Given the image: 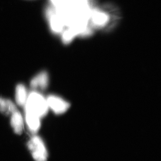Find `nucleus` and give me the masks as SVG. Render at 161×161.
I'll use <instances>...</instances> for the list:
<instances>
[{"instance_id": "8", "label": "nucleus", "mask_w": 161, "mask_h": 161, "mask_svg": "<svg viewBox=\"0 0 161 161\" xmlns=\"http://www.w3.org/2000/svg\"><path fill=\"white\" fill-rule=\"evenodd\" d=\"M28 95L26 87L22 84H19L16 88V101L18 105L24 107L26 104Z\"/></svg>"}, {"instance_id": "2", "label": "nucleus", "mask_w": 161, "mask_h": 161, "mask_svg": "<svg viewBox=\"0 0 161 161\" xmlns=\"http://www.w3.org/2000/svg\"><path fill=\"white\" fill-rule=\"evenodd\" d=\"M25 108L40 118L45 116L49 111L47 99L37 91H33L28 95Z\"/></svg>"}, {"instance_id": "5", "label": "nucleus", "mask_w": 161, "mask_h": 161, "mask_svg": "<svg viewBox=\"0 0 161 161\" xmlns=\"http://www.w3.org/2000/svg\"><path fill=\"white\" fill-rule=\"evenodd\" d=\"M49 85V75L47 72L42 71L36 75L31 80V87L35 90L43 91Z\"/></svg>"}, {"instance_id": "3", "label": "nucleus", "mask_w": 161, "mask_h": 161, "mask_svg": "<svg viewBox=\"0 0 161 161\" xmlns=\"http://www.w3.org/2000/svg\"><path fill=\"white\" fill-rule=\"evenodd\" d=\"M28 147L35 161H47L48 153L42 139L34 136L28 142Z\"/></svg>"}, {"instance_id": "4", "label": "nucleus", "mask_w": 161, "mask_h": 161, "mask_svg": "<svg viewBox=\"0 0 161 161\" xmlns=\"http://www.w3.org/2000/svg\"><path fill=\"white\" fill-rule=\"evenodd\" d=\"M46 99L49 109H51L56 115L64 114L70 108V103L59 96L50 95Z\"/></svg>"}, {"instance_id": "1", "label": "nucleus", "mask_w": 161, "mask_h": 161, "mask_svg": "<svg viewBox=\"0 0 161 161\" xmlns=\"http://www.w3.org/2000/svg\"><path fill=\"white\" fill-rule=\"evenodd\" d=\"M112 10L109 9V7L100 8L97 6H93L89 18V22L93 30L97 29H107L111 28L112 25L114 24L115 21L116 15L112 14Z\"/></svg>"}, {"instance_id": "7", "label": "nucleus", "mask_w": 161, "mask_h": 161, "mask_svg": "<svg viewBox=\"0 0 161 161\" xmlns=\"http://www.w3.org/2000/svg\"><path fill=\"white\" fill-rule=\"evenodd\" d=\"M11 117V124L14 132L18 135H20L23 131L24 121L20 113L16 109L12 113Z\"/></svg>"}, {"instance_id": "6", "label": "nucleus", "mask_w": 161, "mask_h": 161, "mask_svg": "<svg viewBox=\"0 0 161 161\" xmlns=\"http://www.w3.org/2000/svg\"><path fill=\"white\" fill-rule=\"evenodd\" d=\"M26 122L28 127L31 133H36L40 127V119L36 114L29 109H25Z\"/></svg>"}, {"instance_id": "9", "label": "nucleus", "mask_w": 161, "mask_h": 161, "mask_svg": "<svg viewBox=\"0 0 161 161\" xmlns=\"http://www.w3.org/2000/svg\"><path fill=\"white\" fill-rule=\"evenodd\" d=\"M17 109L14 103L8 99L0 97V112L8 115Z\"/></svg>"}]
</instances>
